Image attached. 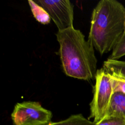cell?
I'll return each mask as SVG.
<instances>
[{
	"instance_id": "obj_1",
	"label": "cell",
	"mask_w": 125,
	"mask_h": 125,
	"mask_svg": "<svg viewBox=\"0 0 125 125\" xmlns=\"http://www.w3.org/2000/svg\"><path fill=\"white\" fill-rule=\"evenodd\" d=\"M59 54L64 73L68 76L83 80L95 78L97 60L94 46L80 30L74 27L58 31Z\"/></svg>"
},
{
	"instance_id": "obj_2",
	"label": "cell",
	"mask_w": 125,
	"mask_h": 125,
	"mask_svg": "<svg viewBox=\"0 0 125 125\" xmlns=\"http://www.w3.org/2000/svg\"><path fill=\"white\" fill-rule=\"evenodd\" d=\"M125 7L116 0H101L93 10L88 40L101 54L112 50L124 34Z\"/></svg>"
},
{
	"instance_id": "obj_3",
	"label": "cell",
	"mask_w": 125,
	"mask_h": 125,
	"mask_svg": "<svg viewBox=\"0 0 125 125\" xmlns=\"http://www.w3.org/2000/svg\"><path fill=\"white\" fill-rule=\"evenodd\" d=\"M95 80L89 119H93V122L97 124L106 115L113 90L110 77L103 68L97 70Z\"/></svg>"
},
{
	"instance_id": "obj_4",
	"label": "cell",
	"mask_w": 125,
	"mask_h": 125,
	"mask_svg": "<svg viewBox=\"0 0 125 125\" xmlns=\"http://www.w3.org/2000/svg\"><path fill=\"white\" fill-rule=\"evenodd\" d=\"M14 125H45L51 122L52 113L37 102L18 103L11 115Z\"/></svg>"
},
{
	"instance_id": "obj_5",
	"label": "cell",
	"mask_w": 125,
	"mask_h": 125,
	"mask_svg": "<svg viewBox=\"0 0 125 125\" xmlns=\"http://www.w3.org/2000/svg\"><path fill=\"white\" fill-rule=\"evenodd\" d=\"M35 2L48 13L58 31L73 27L74 6L69 0H38Z\"/></svg>"
},
{
	"instance_id": "obj_6",
	"label": "cell",
	"mask_w": 125,
	"mask_h": 125,
	"mask_svg": "<svg viewBox=\"0 0 125 125\" xmlns=\"http://www.w3.org/2000/svg\"><path fill=\"white\" fill-rule=\"evenodd\" d=\"M106 116H123L125 117V94L114 92Z\"/></svg>"
},
{
	"instance_id": "obj_7",
	"label": "cell",
	"mask_w": 125,
	"mask_h": 125,
	"mask_svg": "<svg viewBox=\"0 0 125 125\" xmlns=\"http://www.w3.org/2000/svg\"><path fill=\"white\" fill-rule=\"evenodd\" d=\"M103 68L110 76L125 80V61L107 59Z\"/></svg>"
},
{
	"instance_id": "obj_8",
	"label": "cell",
	"mask_w": 125,
	"mask_h": 125,
	"mask_svg": "<svg viewBox=\"0 0 125 125\" xmlns=\"http://www.w3.org/2000/svg\"><path fill=\"white\" fill-rule=\"evenodd\" d=\"M45 125H96V124L85 118L82 114H77L72 115L65 120L57 122H51Z\"/></svg>"
},
{
	"instance_id": "obj_9",
	"label": "cell",
	"mask_w": 125,
	"mask_h": 125,
	"mask_svg": "<svg viewBox=\"0 0 125 125\" xmlns=\"http://www.w3.org/2000/svg\"><path fill=\"white\" fill-rule=\"evenodd\" d=\"M29 4L35 19L42 24H46L50 22L51 18L46 10L35 1L29 0Z\"/></svg>"
},
{
	"instance_id": "obj_10",
	"label": "cell",
	"mask_w": 125,
	"mask_h": 125,
	"mask_svg": "<svg viewBox=\"0 0 125 125\" xmlns=\"http://www.w3.org/2000/svg\"><path fill=\"white\" fill-rule=\"evenodd\" d=\"M124 56H125V36L123 35L112 50L111 54L108 59L119 60V59Z\"/></svg>"
},
{
	"instance_id": "obj_11",
	"label": "cell",
	"mask_w": 125,
	"mask_h": 125,
	"mask_svg": "<svg viewBox=\"0 0 125 125\" xmlns=\"http://www.w3.org/2000/svg\"><path fill=\"white\" fill-rule=\"evenodd\" d=\"M96 125H125V117L123 116H105Z\"/></svg>"
},
{
	"instance_id": "obj_12",
	"label": "cell",
	"mask_w": 125,
	"mask_h": 125,
	"mask_svg": "<svg viewBox=\"0 0 125 125\" xmlns=\"http://www.w3.org/2000/svg\"><path fill=\"white\" fill-rule=\"evenodd\" d=\"M113 93L121 92L125 94V80L110 76Z\"/></svg>"
},
{
	"instance_id": "obj_13",
	"label": "cell",
	"mask_w": 125,
	"mask_h": 125,
	"mask_svg": "<svg viewBox=\"0 0 125 125\" xmlns=\"http://www.w3.org/2000/svg\"><path fill=\"white\" fill-rule=\"evenodd\" d=\"M124 35L125 36V33H124Z\"/></svg>"
}]
</instances>
